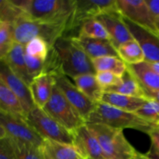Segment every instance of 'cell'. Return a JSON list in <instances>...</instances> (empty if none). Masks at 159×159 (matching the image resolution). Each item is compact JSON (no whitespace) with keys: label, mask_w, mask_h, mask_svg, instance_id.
Instances as JSON below:
<instances>
[{"label":"cell","mask_w":159,"mask_h":159,"mask_svg":"<svg viewBox=\"0 0 159 159\" xmlns=\"http://www.w3.org/2000/svg\"><path fill=\"white\" fill-rule=\"evenodd\" d=\"M1 61H3L16 75L30 86L33 79L28 72L23 45L15 42L7 55Z\"/></svg>","instance_id":"obj_17"},{"label":"cell","mask_w":159,"mask_h":159,"mask_svg":"<svg viewBox=\"0 0 159 159\" xmlns=\"http://www.w3.org/2000/svg\"><path fill=\"white\" fill-rule=\"evenodd\" d=\"M30 18L50 24H68L71 30V18L76 0H12Z\"/></svg>","instance_id":"obj_1"},{"label":"cell","mask_w":159,"mask_h":159,"mask_svg":"<svg viewBox=\"0 0 159 159\" xmlns=\"http://www.w3.org/2000/svg\"><path fill=\"white\" fill-rule=\"evenodd\" d=\"M8 138L16 159H44L41 148L21 142L9 137Z\"/></svg>","instance_id":"obj_27"},{"label":"cell","mask_w":159,"mask_h":159,"mask_svg":"<svg viewBox=\"0 0 159 159\" xmlns=\"http://www.w3.org/2000/svg\"><path fill=\"white\" fill-rule=\"evenodd\" d=\"M3 136L38 148H41L44 141L26 117L0 111V137Z\"/></svg>","instance_id":"obj_8"},{"label":"cell","mask_w":159,"mask_h":159,"mask_svg":"<svg viewBox=\"0 0 159 159\" xmlns=\"http://www.w3.org/2000/svg\"><path fill=\"white\" fill-rule=\"evenodd\" d=\"M86 124H104L116 129L130 128L148 134L156 124L146 120L137 113L124 111L103 102H98Z\"/></svg>","instance_id":"obj_3"},{"label":"cell","mask_w":159,"mask_h":159,"mask_svg":"<svg viewBox=\"0 0 159 159\" xmlns=\"http://www.w3.org/2000/svg\"><path fill=\"white\" fill-rule=\"evenodd\" d=\"M26 120L43 140L73 145V134L57 122L43 108L35 107L29 112Z\"/></svg>","instance_id":"obj_6"},{"label":"cell","mask_w":159,"mask_h":159,"mask_svg":"<svg viewBox=\"0 0 159 159\" xmlns=\"http://www.w3.org/2000/svg\"><path fill=\"white\" fill-rule=\"evenodd\" d=\"M55 85L63 93L70 103L79 111L87 122L89 117L96 107V102L90 100L68 79L65 75L60 73L54 75Z\"/></svg>","instance_id":"obj_10"},{"label":"cell","mask_w":159,"mask_h":159,"mask_svg":"<svg viewBox=\"0 0 159 159\" xmlns=\"http://www.w3.org/2000/svg\"><path fill=\"white\" fill-rule=\"evenodd\" d=\"M73 37L92 60L107 56L119 57L117 51L110 40L88 38L80 36Z\"/></svg>","instance_id":"obj_16"},{"label":"cell","mask_w":159,"mask_h":159,"mask_svg":"<svg viewBox=\"0 0 159 159\" xmlns=\"http://www.w3.org/2000/svg\"><path fill=\"white\" fill-rule=\"evenodd\" d=\"M148 134L150 137L151 147L144 155L149 159H159V128L155 127Z\"/></svg>","instance_id":"obj_34"},{"label":"cell","mask_w":159,"mask_h":159,"mask_svg":"<svg viewBox=\"0 0 159 159\" xmlns=\"http://www.w3.org/2000/svg\"><path fill=\"white\" fill-rule=\"evenodd\" d=\"M107 29L110 40L117 51L124 43L134 40L128 27L124 23L123 16L120 12H109L96 17Z\"/></svg>","instance_id":"obj_14"},{"label":"cell","mask_w":159,"mask_h":159,"mask_svg":"<svg viewBox=\"0 0 159 159\" xmlns=\"http://www.w3.org/2000/svg\"><path fill=\"white\" fill-rule=\"evenodd\" d=\"M143 88V91H144V97L146 99H154L159 102V90H150L148 89Z\"/></svg>","instance_id":"obj_37"},{"label":"cell","mask_w":159,"mask_h":159,"mask_svg":"<svg viewBox=\"0 0 159 159\" xmlns=\"http://www.w3.org/2000/svg\"><path fill=\"white\" fill-rule=\"evenodd\" d=\"M134 39L141 47L145 56V61L159 62V34L140 26L123 16Z\"/></svg>","instance_id":"obj_13"},{"label":"cell","mask_w":159,"mask_h":159,"mask_svg":"<svg viewBox=\"0 0 159 159\" xmlns=\"http://www.w3.org/2000/svg\"><path fill=\"white\" fill-rule=\"evenodd\" d=\"M0 111L26 117L19 98L13 92L0 80Z\"/></svg>","instance_id":"obj_23"},{"label":"cell","mask_w":159,"mask_h":159,"mask_svg":"<svg viewBox=\"0 0 159 159\" xmlns=\"http://www.w3.org/2000/svg\"><path fill=\"white\" fill-rule=\"evenodd\" d=\"M135 113L146 120L156 124L159 121V102L147 99L145 103Z\"/></svg>","instance_id":"obj_31"},{"label":"cell","mask_w":159,"mask_h":159,"mask_svg":"<svg viewBox=\"0 0 159 159\" xmlns=\"http://www.w3.org/2000/svg\"><path fill=\"white\" fill-rule=\"evenodd\" d=\"M73 134V146L82 159H107L99 141L87 124L81 126Z\"/></svg>","instance_id":"obj_12"},{"label":"cell","mask_w":159,"mask_h":159,"mask_svg":"<svg viewBox=\"0 0 159 159\" xmlns=\"http://www.w3.org/2000/svg\"><path fill=\"white\" fill-rule=\"evenodd\" d=\"M155 25H156L157 30H158V31L159 32V18L156 20V22H155Z\"/></svg>","instance_id":"obj_39"},{"label":"cell","mask_w":159,"mask_h":159,"mask_svg":"<svg viewBox=\"0 0 159 159\" xmlns=\"http://www.w3.org/2000/svg\"><path fill=\"white\" fill-rule=\"evenodd\" d=\"M75 85L93 102L98 103L101 101L104 89L96 79V74H84L73 78Z\"/></svg>","instance_id":"obj_20"},{"label":"cell","mask_w":159,"mask_h":159,"mask_svg":"<svg viewBox=\"0 0 159 159\" xmlns=\"http://www.w3.org/2000/svg\"><path fill=\"white\" fill-rule=\"evenodd\" d=\"M12 24L15 42L23 46L33 39L41 37L52 48L59 37L65 36L69 31L68 24H50L37 21L30 18L23 10Z\"/></svg>","instance_id":"obj_4"},{"label":"cell","mask_w":159,"mask_h":159,"mask_svg":"<svg viewBox=\"0 0 159 159\" xmlns=\"http://www.w3.org/2000/svg\"><path fill=\"white\" fill-rule=\"evenodd\" d=\"M127 69L142 87L150 90H159V75L155 72L146 61L139 65H127Z\"/></svg>","instance_id":"obj_22"},{"label":"cell","mask_w":159,"mask_h":159,"mask_svg":"<svg viewBox=\"0 0 159 159\" xmlns=\"http://www.w3.org/2000/svg\"><path fill=\"white\" fill-rule=\"evenodd\" d=\"M86 124L99 141L107 159H133L138 153L125 138L122 129L104 124Z\"/></svg>","instance_id":"obj_5"},{"label":"cell","mask_w":159,"mask_h":159,"mask_svg":"<svg viewBox=\"0 0 159 159\" xmlns=\"http://www.w3.org/2000/svg\"><path fill=\"white\" fill-rule=\"evenodd\" d=\"M54 85V77L48 73H43L32 81L29 87L36 107H44L51 98Z\"/></svg>","instance_id":"obj_18"},{"label":"cell","mask_w":159,"mask_h":159,"mask_svg":"<svg viewBox=\"0 0 159 159\" xmlns=\"http://www.w3.org/2000/svg\"><path fill=\"white\" fill-rule=\"evenodd\" d=\"M51 48L48 42L41 37H37L28 42L24 46L25 53L31 57L46 61Z\"/></svg>","instance_id":"obj_30"},{"label":"cell","mask_w":159,"mask_h":159,"mask_svg":"<svg viewBox=\"0 0 159 159\" xmlns=\"http://www.w3.org/2000/svg\"><path fill=\"white\" fill-rule=\"evenodd\" d=\"M156 127H158V128H159V121H158V122L157 123V124H156Z\"/></svg>","instance_id":"obj_40"},{"label":"cell","mask_w":159,"mask_h":159,"mask_svg":"<svg viewBox=\"0 0 159 159\" xmlns=\"http://www.w3.org/2000/svg\"><path fill=\"white\" fill-rule=\"evenodd\" d=\"M41 148L44 159H82L71 144L44 140Z\"/></svg>","instance_id":"obj_21"},{"label":"cell","mask_w":159,"mask_h":159,"mask_svg":"<svg viewBox=\"0 0 159 159\" xmlns=\"http://www.w3.org/2000/svg\"><path fill=\"white\" fill-rule=\"evenodd\" d=\"M146 100L147 99L145 98L134 97L116 93L104 92L100 102L124 111L136 113L145 103Z\"/></svg>","instance_id":"obj_19"},{"label":"cell","mask_w":159,"mask_h":159,"mask_svg":"<svg viewBox=\"0 0 159 159\" xmlns=\"http://www.w3.org/2000/svg\"><path fill=\"white\" fill-rule=\"evenodd\" d=\"M146 2L154 20L156 22L159 18V0H146Z\"/></svg>","instance_id":"obj_36"},{"label":"cell","mask_w":159,"mask_h":159,"mask_svg":"<svg viewBox=\"0 0 159 159\" xmlns=\"http://www.w3.org/2000/svg\"><path fill=\"white\" fill-rule=\"evenodd\" d=\"M104 92L116 93L126 96H134V97L145 98L142 86L128 69H127L125 73L123 75L122 82L120 84L116 86L110 87Z\"/></svg>","instance_id":"obj_24"},{"label":"cell","mask_w":159,"mask_h":159,"mask_svg":"<svg viewBox=\"0 0 159 159\" xmlns=\"http://www.w3.org/2000/svg\"><path fill=\"white\" fill-rule=\"evenodd\" d=\"M120 12L116 0H76L71 30L102 14Z\"/></svg>","instance_id":"obj_9"},{"label":"cell","mask_w":159,"mask_h":159,"mask_svg":"<svg viewBox=\"0 0 159 159\" xmlns=\"http://www.w3.org/2000/svg\"><path fill=\"white\" fill-rule=\"evenodd\" d=\"M78 36L88 38L110 40V35L107 29L96 18L84 22L81 25Z\"/></svg>","instance_id":"obj_28"},{"label":"cell","mask_w":159,"mask_h":159,"mask_svg":"<svg viewBox=\"0 0 159 159\" xmlns=\"http://www.w3.org/2000/svg\"><path fill=\"white\" fill-rule=\"evenodd\" d=\"M93 65L96 72L110 71L123 76L127 69V65L119 57L107 56L93 59Z\"/></svg>","instance_id":"obj_26"},{"label":"cell","mask_w":159,"mask_h":159,"mask_svg":"<svg viewBox=\"0 0 159 159\" xmlns=\"http://www.w3.org/2000/svg\"><path fill=\"white\" fill-rule=\"evenodd\" d=\"M25 59H26V66H27L28 72L31 79L34 80L37 76L40 75L44 72L45 61L36 57H31L25 53Z\"/></svg>","instance_id":"obj_33"},{"label":"cell","mask_w":159,"mask_h":159,"mask_svg":"<svg viewBox=\"0 0 159 159\" xmlns=\"http://www.w3.org/2000/svg\"><path fill=\"white\" fill-rule=\"evenodd\" d=\"M116 2L123 16L138 26L159 34L146 0H116Z\"/></svg>","instance_id":"obj_11"},{"label":"cell","mask_w":159,"mask_h":159,"mask_svg":"<svg viewBox=\"0 0 159 159\" xmlns=\"http://www.w3.org/2000/svg\"><path fill=\"white\" fill-rule=\"evenodd\" d=\"M43 109L71 133L86 124L79 111L56 85L53 89L51 98Z\"/></svg>","instance_id":"obj_7"},{"label":"cell","mask_w":159,"mask_h":159,"mask_svg":"<svg viewBox=\"0 0 159 159\" xmlns=\"http://www.w3.org/2000/svg\"><path fill=\"white\" fill-rule=\"evenodd\" d=\"M0 68V80L2 81L19 98L26 116H27L29 112L36 107L29 85L16 75L3 61H1Z\"/></svg>","instance_id":"obj_15"},{"label":"cell","mask_w":159,"mask_h":159,"mask_svg":"<svg viewBox=\"0 0 159 159\" xmlns=\"http://www.w3.org/2000/svg\"><path fill=\"white\" fill-rule=\"evenodd\" d=\"M98 82L105 91L110 87L116 86L122 82V76L110 71H99L96 74Z\"/></svg>","instance_id":"obj_32"},{"label":"cell","mask_w":159,"mask_h":159,"mask_svg":"<svg viewBox=\"0 0 159 159\" xmlns=\"http://www.w3.org/2000/svg\"><path fill=\"white\" fill-rule=\"evenodd\" d=\"M15 43L13 26L7 21H0V59L2 60Z\"/></svg>","instance_id":"obj_29"},{"label":"cell","mask_w":159,"mask_h":159,"mask_svg":"<svg viewBox=\"0 0 159 159\" xmlns=\"http://www.w3.org/2000/svg\"><path fill=\"white\" fill-rule=\"evenodd\" d=\"M119 57L127 65H139L145 61L143 50L136 40H132L121 45L117 49Z\"/></svg>","instance_id":"obj_25"},{"label":"cell","mask_w":159,"mask_h":159,"mask_svg":"<svg viewBox=\"0 0 159 159\" xmlns=\"http://www.w3.org/2000/svg\"><path fill=\"white\" fill-rule=\"evenodd\" d=\"M133 159H149V158H147V157L145 156V155H143V154H141L138 152V153L137 154L136 156H135Z\"/></svg>","instance_id":"obj_38"},{"label":"cell","mask_w":159,"mask_h":159,"mask_svg":"<svg viewBox=\"0 0 159 159\" xmlns=\"http://www.w3.org/2000/svg\"><path fill=\"white\" fill-rule=\"evenodd\" d=\"M62 73L68 77L96 74L93 61L73 37L62 36L53 46Z\"/></svg>","instance_id":"obj_2"},{"label":"cell","mask_w":159,"mask_h":159,"mask_svg":"<svg viewBox=\"0 0 159 159\" xmlns=\"http://www.w3.org/2000/svg\"><path fill=\"white\" fill-rule=\"evenodd\" d=\"M0 159H16L9 138L0 137Z\"/></svg>","instance_id":"obj_35"}]
</instances>
